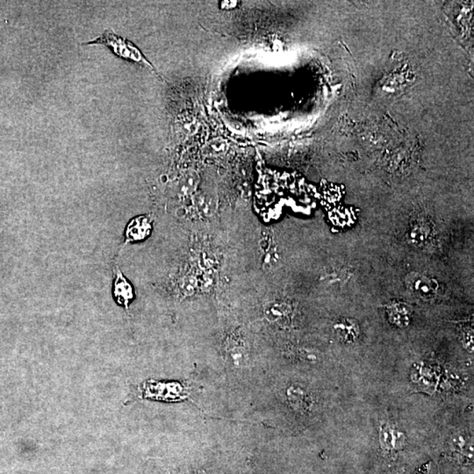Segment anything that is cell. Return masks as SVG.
Wrapping results in <instances>:
<instances>
[{
  "instance_id": "8fae6325",
  "label": "cell",
  "mask_w": 474,
  "mask_h": 474,
  "mask_svg": "<svg viewBox=\"0 0 474 474\" xmlns=\"http://www.w3.org/2000/svg\"><path fill=\"white\" fill-rule=\"evenodd\" d=\"M290 403L298 410H306L310 406V397L300 387H292L288 391Z\"/></svg>"
},
{
  "instance_id": "3957f363",
  "label": "cell",
  "mask_w": 474,
  "mask_h": 474,
  "mask_svg": "<svg viewBox=\"0 0 474 474\" xmlns=\"http://www.w3.org/2000/svg\"><path fill=\"white\" fill-rule=\"evenodd\" d=\"M407 286L415 295L426 300L433 299L439 291V284L434 279L418 273L407 277Z\"/></svg>"
},
{
  "instance_id": "4fadbf2b",
  "label": "cell",
  "mask_w": 474,
  "mask_h": 474,
  "mask_svg": "<svg viewBox=\"0 0 474 474\" xmlns=\"http://www.w3.org/2000/svg\"><path fill=\"white\" fill-rule=\"evenodd\" d=\"M240 2L238 1H222L220 4V7L222 10H234L238 9Z\"/></svg>"
},
{
  "instance_id": "7c38bea8",
  "label": "cell",
  "mask_w": 474,
  "mask_h": 474,
  "mask_svg": "<svg viewBox=\"0 0 474 474\" xmlns=\"http://www.w3.org/2000/svg\"><path fill=\"white\" fill-rule=\"evenodd\" d=\"M227 352H229L230 358H232L233 361L237 363L244 361L246 352L244 342L238 337L236 339L231 338L229 345H227Z\"/></svg>"
},
{
  "instance_id": "5b68a950",
  "label": "cell",
  "mask_w": 474,
  "mask_h": 474,
  "mask_svg": "<svg viewBox=\"0 0 474 474\" xmlns=\"http://www.w3.org/2000/svg\"><path fill=\"white\" fill-rule=\"evenodd\" d=\"M152 231V220L149 216L141 215L131 220L125 231V244L128 242L145 240Z\"/></svg>"
},
{
  "instance_id": "7a4b0ae2",
  "label": "cell",
  "mask_w": 474,
  "mask_h": 474,
  "mask_svg": "<svg viewBox=\"0 0 474 474\" xmlns=\"http://www.w3.org/2000/svg\"><path fill=\"white\" fill-rule=\"evenodd\" d=\"M113 295L116 303L128 310L135 298L133 286L121 273L118 266L113 270Z\"/></svg>"
},
{
  "instance_id": "9c48e42d",
  "label": "cell",
  "mask_w": 474,
  "mask_h": 474,
  "mask_svg": "<svg viewBox=\"0 0 474 474\" xmlns=\"http://www.w3.org/2000/svg\"><path fill=\"white\" fill-rule=\"evenodd\" d=\"M292 310L289 305L282 301H274L268 304L264 310V315L271 322L286 323L291 317Z\"/></svg>"
},
{
  "instance_id": "8992f818",
  "label": "cell",
  "mask_w": 474,
  "mask_h": 474,
  "mask_svg": "<svg viewBox=\"0 0 474 474\" xmlns=\"http://www.w3.org/2000/svg\"><path fill=\"white\" fill-rule=\"evenodd\" d=\"M334 332L342 342L345 344H354L359 339L360 329L355 320L343 318L337 320L334 325Z\"/></svg>"
},
{
  "instance_id": "6da1fadb",
  "label": "cell",
  "mask_w": 474,
  "mask_h": 474,
  "mask_svg": "<svg viewBox=\"0 0 474 474\" xmlns=\"http://www.w3.org/2000/svg\"><path fill=\"white\" fill-rule=\"evenodd\" d=\"M83 44L84 45H93V44L105 45L109 47L116 56L123 58V60L137 62V64H145L155 72L157 75H159L156 68L139 50L138 47L130 40L115 35L111 30H106L99 38Z\"/></svg>"
},
{
  "instance_id": "5bb4252c",
  "label": "cell",
  "mask_w": 474,
  "mask_h": 474,
  "mask_svg": "<svg viewBox=\"0 0 474 474\" xmlns=\"http://www.w3.org/2000/svg\"><path fill=\"white\" fill-rule=\"evenodd\" d=\"M464 344L465 348H468V350H473V332H468L464 337Z\"/></svg>"
},
{
  "instance_id": "52a82bcc",
  "label": "cell",
  "mask_w": 474,
  "mask_h": 474,
  "mask_svg": "<svg viewBox=\"0 0 474 474\" xmlns=\"http://www.w3.org/2000/svg\"><path fill=\"white\" fill-rule=\"evenodd\" d=\"M389 322L399 328H405L410 322L411 310L409 305L399 301H394L387 307Z\"/></svg>"
},
{
  "instance_id": "277c9868",
  "label": "cell",
  "mask_w": 474,
  "mask_h": 474,
  "mask_svg": "<svg viewBox=\"0 0 474 474\" xmlns=\"http://www.w3.org/2000/svg\"><path fill=\"white\" fill-rule=\"evenodd\" d=\"M406 436L395 425L382 426L380 432L381 449L387 453H395L402 449L405 444Z\"/></svg>"
},
{
  "instance_id": "30bf717a",
  "label": "cell",
  "mask_w": 474,
  "mask_h": 474,
  "mask_svg": "<svg viewBox=\"0 0 474 474\" xmlns=\"http://www.w3.org/2000/svg\"><path fill=\"white\" fill-rule=\"evenodd\" d=\"M451 446H453L456 453L461 454L463 458H465L468 461H473V443L471 437L463 434L456 435L451 439Z\"/></svg>"
},
{
  "instance_id": "ba28073f",
  "label": "cell",
  "mask_w": 474,
  "mask_h": 474,
  "mask_svg": "<svg viewBox=\"0 0 474 474\" xmlns=\"http://www.w3.org/2000/svg\"><path fill=\"white\" fill-rule=\"evenodd\" d=\"M431 236V227L425 220H415L410 226L407 238L410 242L415 246L427 244Z\"/></svg>"
}]
</instances>
